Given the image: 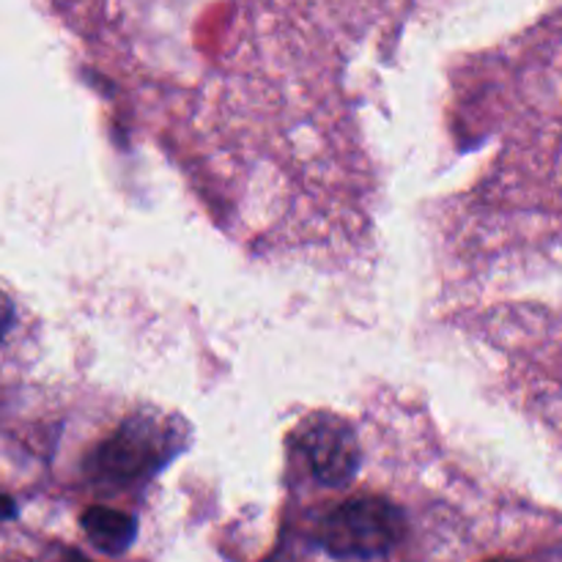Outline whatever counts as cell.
Instances as JSON below:
<instances>
[{
  "instance_id": "1",
  "label": "cell",
  "mask_w": 562,
  "mask_h": 562,
  "mask_svg": "<svg viewBox=\"0 0 562 562\" xmlns=\"http://www.w3.org/2000/svg\"><path fill=\"white\" fill-rule=\"evenodd\" d=\"M184 448V431L176 420L162 415L126 417L91 456H88V477L102 486H130L148 481L168 467Z\"/></svg>"
},
{
  "instance_id": "2",
  "label": "cell",
  "mask_w": 562,
  "mask_h": 562,
  "mask_svg": "<svg viewBox=\"0 0 562 562\" xmlns=\"http://www.w3.org/2000/svg\"><path fill=\"white\" fill-rule=\"evenodd\" d=\"M406 538V514L390 499L368 494L340 503L318 525V547L335 560H376Z\"/></svg>"
},
{
  "instance_id": "3",
  "label": "cell",
  "mask_w": 562,
  "mask_h": 562,
  "mask_svg": "<svg viewBox=\"0 0 562 562\" xmlns=\"http://www.w3.org/2000/svg\"><path fill=\"white\" fill-rule=\"evenodd\" d=\"M296 453L307 475L324 488H344L360 475L362 448L357 431L338 415L318 412L296 428Z\"/></svg>"
},
{
  "instance_id": "4",
  "label": "cell",
  "mask_w": 562,
  "mask_h": 562,
  "mask_svg": "<svg viewBox=\"0 0 562 562\" xmlns=\"http://www.w3.org/2000/svg\"><path fill=\"white\" fill-rule=\"evenodd\" d=\"M82 532L88 541L99 549V552L119 558V554L130 552V547L137 538V519L124 514V510L104 508V505H93L82 514L80 519Z\"/></svg>"
},
{
  "instance_id": "5",
  "label": "cell",
  "mask_w": 562,
  "mask_h": 562,
  "mask_svg": "<svg viewBox=\"0 0 562 562\" xmlns=\"http://www.w3.org/2000/svg\"><path fill=\"white\" fill-rule=\"evenodd\" d=\"M14 318H16L14 305H11L9 296H5L3 291H0V340H3L5 335H9V329L14 327Z\"/></svg>"
},
{
  "instance_id": "6",
  "label": "cell",
  "mask_w": 562,
  "mask_h": 562,
  "mask_svg": "<svg viewBox=\"0 0 562 562\" xmlns=\"http://www.w3.org/2000/svg\"><path fill=\"white\" fill-rule=\"evenodd\" d=\"M16 519V503L9 497V494L0 492V521Z\"/></svg>"
},
{
  "instance_id": "7",
  "label": "cell",
  "mask_w": 562,
  "mask_h": 562,
  "mask_svg": "<svg viewBox=\"0 0 562 562\" xmlns=\"http://www.w3.org/2000/svg\"><path fill=\"white\" fill-rule=\"evenodd\" d=\"M66 562H91V560H86L82 554H77V552H66Z\"/></svg>"
},
{
  "instance_id": "8",
  "label": "cell",
  "mask_w": 562,
  "mask_h": 562,
  "mask_svg": "<svg viewBox=\"0 0 562 562\" xmlns=\"http://www.w3.org/2000/svg\"><path fill=\"white\" fill-rule=\"evenodd\" d=\"M488 562H519V560H488Z\"/></svg>"
}]
</instances>
